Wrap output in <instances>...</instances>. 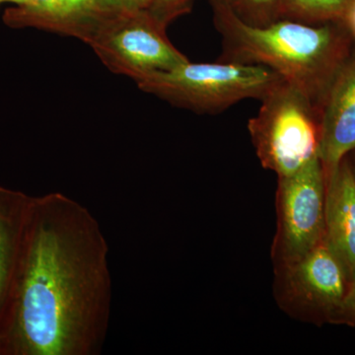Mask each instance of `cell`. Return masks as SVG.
<instances>
[{"label": "cell", "instance_id": "6da1fadb", "mask_svg": "<svg viewBox=\"0 0 355 355\" xmlns=\"http://www.w3.org/2000/svg\"><path fill=\"white\" fill-rule=\"evenodd\" d=\"M112 306L109 246L87 207L62 193L32 197L0 355H95Z\"/></svg>", "mask_w": 355, "mask_h": 355}, {"label": "cell", "instance_id": "7a4b0ae2", "mask_svg": "<svg viewBox=\"0 0 355 355\" xmlns=\"http://www.w3.org/2000/svg\"><path fill=\"white\" fill-rule=\"evenodd\" d=\"M221 37L218 62L268 67L300 89L321 114L324 96L349 55L354 39L343 22L306 24L279 19L263 27L245 24L224 0H210Z\"/></svg>", "mask_w": 355, "mask_h": 355}, {"label": "cell", "instance_id": "3957f363", "mask_svg": "<svg viewBox=\"0 0 355 355\" xmlns=\"http://www.w3.org/2000/svg\"><path fill=\"white\" fill-rule=\"evenodd\" d=\"M268 67L238 62H184L154 72L137 83L140 90L198 114H220L247 99L261 100L282 80Z\"/></svg>", "mask_w": 355, "mask_h": 355}, {"label": "cell", "instance_id": "277c9868", "mask_svg": "<svg viewBox=\"0 0 355 355\" xmlns=\"http://www.w3.org/2000/svg\"><path fill=\"white\" fill-rule=\"evenodd\" d=\"M261 102L248 130L265 169L289 176L319 157L321 114L300 89L282 79Z\"/></svg>", "mask_w": 355, "mask_h": 355}, {"label": "cell", "instance_id": "5b68a950", "mask_svg": "<svg viewBox=\"0 0 355 355\" xmlns=\"http://www.w3.org/2000/svg\"><path fill=\"white\" fill-rule=\"evenodd\" d=\"M273 270V297L292 319L313 324L347 323L352 286L326 237L298 260Z\"/></svg>", "mask_w": 355, "mask_h": 355}, {"label": "cell", "instance_id": "8992f818", "mask_svg": "<svg viewBox=\"0 0 355 355\" xmlns=\"http://www.w3.org/2000/svg\"><path fill=\"white\" fill-rule=\"evenodd\" d=\"M87 44L111 71L135 83L189 62L168 39L166 28L146 9L109 16Z\"/></svg>", "mask_w": 355, "mask_h": 355}, {"label": "cell", "instance_id": "52a82bcc", "mask_svg": "<svg viewBox=\"0 0 355 355\" xmlns=\"http://www.w3.org/2000/svg\"><path fill=\"white\" fill-rule=\"evenodd\" d=\"M324 205L326 176L319 157L312 159L294 174L277 178L273 268L298 260L323 241Z\"/></svg>", "mask_w": 355, "mask_h": 355}, {"label": "cell", "instance_id": "ba28073f", "mask_svg": "<svg viewBox=\"0 0 355 355\" xmlns=\"http://www.w3.org/2000/svg\"><path fill=\"white\" fill-rule=\"evenodd\" d=\"M355 148V41L321 107L319 158L324 174Z\"/></svg>", "mask_w": 355, "mask_h": 355}, {"label": "cell", "instance_id": "9c48e42d", "mask_svg": "<svg viewBox=\"0 0 355 355\" xmlns=\"http://www.w3.org/2000/svg\"><path fill=\"white\" fill-rule=\"evenodd\" d=\"M31 6H15L4 13L3 20L12 28L32 27L87 44L93 33L109 17L99 0H31Z\"/></svg>", "mask_w": 355, "mask_h": 355}, {"label": "cell", "instance_id": "30bf717a", "mask_svg": "<svg viewBox=\"0 0 355 355\" xmlns=\"http://www.w3.org/2000/svg\"><path fill=\"white\" fill-rule=\"evenodd\" d=\"M324 176V237L347 270L352 294L355 291V179L347 156Z\"/></svg>", "mask_w": 355, "mask_h": 355}, {"label": "cell", "instance_id": "8fae6325", "mask_svg": "<svg viewBox=\"0 0 355 355\" xmlns=\"http://www.w3.org/2000/svg\"><path fill=\"white\" fill-rule=\"evenodd\" d=\"M31 196L0 186V326L8 304Z\"/></svg>", "mask_w": 355, "mask_h": 355}, {"label": "cell", "instance_id": "7c38bea8", "mask_svg": "<svg viewBox=\"0 0 355 355\" xmlns=\"http://www.w3.org/2000/svg\"><path fill=\"white\" fill-rule=\"evenodd\" d=\"M354 0H282L280 19L306 24L343 22Z\"/></svg>", "mask_w": 355, "mask_h": 355}, {"label": "cell", "instance_id": "4fadbf2b", "mask_svg": "<svg viewBox=\"0 0 355 355\" xmlns=\"http://www.w3.org/2000/svg\"><path fill=\"white\" fill-rule=\"evenodd\" d=\"M245 24L263 27L280 19L282 0H224Z\"/></svg>", "mask_w": 355, "mask_h": 355}, {"label": "cell", "instance_id": "5bb4252c", "mask_svg": "<svg viewBox=\"0 0 355 355\" xmlns=\"http://www.w3.org/2000/svg\"><path fill=\"white\" fill-rule=\"evenodd\" d=\"M193 0H153L146 9L159 24L167 29L168 25L179 16L189 13Z\"/></svg>", "mask_w": 355, "mask_h": 355}, {"label": "cell", "instance_id": "9a60e30c", "mask_svg": "<svg viewBox=\"0 0 355 355\" xmlns=\"http://www.w3.org/2000/svg\"><path fill=\"white\" fill-rule=\"evenodd\" d=\"M107 15L135 12L148 8L153 0H99Z\"/></svg>", "mask_w": 355, "mask_h": 355}, {"label": "cell", "instance_id": "2e32d148", "mask_svg": "<svg viewBox=\"0 0 355 355\" xmlns=\"http://www.w3.org/2000/svg\"><path fill=\"white\" fill-rule=\"evenodd\" d=\"M343 23L345 28H347V31H349L350 36L355 41V0L352 2L347 12L345 13Z\"/></svg>", "mask_w": 355, "mask_h": 355}, {"label": "cell", "instance_id": "e0dca14e", "mask_svg": "<svg viewBox=\"0 0 355 355\" xmlns=\"http://www.w3.org/2000/svg\"><path fill=\"white\" fill-rule=\"evenodd\" d=\"M347 323L355 324V291L349 295L347 304Z\"/></svg>", "mask_w": 355, "mask_h": 355}, {"label": "cell", "instance_id": "ac0fdd59", "mask_svg": "<svg viewBox=\"0 0 355 355\" xmlns=\"http://www.w3.org/2000/svg\"><path fill=\"white\" fill-rule=\"evenodd\" d=\"M4 3H12L16 6H31V0H0V6Z\"/></svg>", "mask_w": 355, "mask_h": 355}, {"label": "cell", "instance_id": "d6986e66", "mask_svg": "<svg viewBox=\"0 0 355 355\" xmlns=\"http://www.w3.org/2000/svg\"><path fill=\"white\" fill-rule=\"evenodd\" d=\"M347 160H349L350 169H352V174H354L355 179V148L354 150L350 151L347 155Z\"/></svg>", "mask_w": 355, "mask_h": 355}]
</instances>
